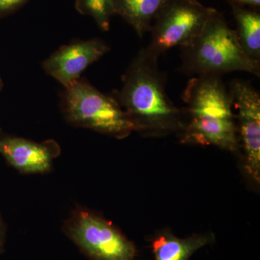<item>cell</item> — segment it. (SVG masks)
<instances>
[{"label":"cell","instance_id":"obj_6","mask_svg":"<svg viewBox=\"0 0 260 260\" xmlns=\"http://www.w3.org/2000/svg\"><path fill=\"white\" fill-rule=\"evenodd\" d=\"M199 0H170L154 22L145 49L160 57L176 47H185L198 37L215 12Z\"/></svg>","mask_w":260,"mask_h":260},{"label":"cell","instance_id":"obj_4","mask_svg":"<svg viewBox=\"0 0 260 260\" xmlns=\"http://www.w3.org/2000/svg\"><path fill=\"white\" fill-rule=\"evenodd\" d=\"M61 107L66 121L76 127L93 130L119 139L136 131L115 98L104 95L82 78L65 87Z\"/></svg>","mask_w":260,"mask_h":260},{"label":"cell","instance_id":"obj_3","mask_svg":"<svg viewBox=\"0 0 260 260\" xmlns=\"http://www.w3.org/2000/svg\"><path fill=\"white\" fill-rule=\"evenodd\" d=\"M181 49L180 69L186 75L222 77L243 71L259 77L260 61L246 54L235 30L217 10L199 35Z\"/></svg>","mask_w":260,"mask_h":260},{"label":"cell","instance_id":"obj_15","mask_svg":"<svg viewBox=\"0 0 260 260\" xmlns=\"http://www.w3.org/2000/svg\"><path fill=\"white\" fill-rule=\"evenodd\" d=\"M229 5H237L243 8H251V9H259L260 0H226Z\"/></svg>","mask_w":260,"mask_h":260},{"label":"cell","instance_id":"obj_13","mask_svg":"<svg viewBox=\"0 0 260 260\" xmlns=\"http://www.w3.org/2000/svg\"><path fill=\"white\" fill-rule=\"evenodd\" d=\"M75 9L83 15L92 17L103 31H108L114 15L112 0H75Z\"/></svg>","mask_w":260,"mask_h":260},{"label":"cell","instance_id":"obj_11","mask_svg":"<svg viewBox=\"0 0 260 260\" xmlns=\"http://www.w3.org/2000/svg\"><path fill=\"white\" fill-rule=\"evenodd\" d=\"M211 236L179 239L165 232L155 238L152 246L155 260H189L195 251L211 242Z\"/></svg>","mask_w":260,"mask_h":260},{"label":"cell","instance_id":"obj_17","mask_svg":"<svg viewBox=\"0 0 260 260\" xmlns=\"http://www.w3.org/2000/svg\"><path fill=\"white\" fill-rule=\"evenodd\" d=\"M3 88V82H2L1 78H0V90Z\"/></svg>","mask_w":260,"mask_h":260},{"label":"cell","instance_id":"obj_10","mask_svg":"<svg viewBox=\"0 0 260 260\" xmlns=\"http://www.w3.org/2000/svg\"><path fill=\"white\" fill-rule=\"evenodd\" d=\"M114 15L131 25L138 37L150 32L154 22L170 0H112Z\"/></svg>","mask_w":260,"mask_h":260},{"label":"cell","instance_id":"obj_5","mask_svg":"<svg viewBox=\"0 0 260 260\" xmlns=\"http://www.w3.org/2000/svg\"><path fill=\"white\" fill-rule=\"evenodd\" d=\"M64 231L90 260H134L136 256L133 242L110 222L86 208L73 210Z\"/></svg>","mask_w":260,"mask_h":260},{"label":"cell","instance_id":"obj_9","mask_svg":"<svg viewBox=\"0 0 260 260\" xmlns=\"http://www.w3.org/2000/svg\"><path fill=\"white\" fill-rule=\"evenodd\" d=\"M59 147L54 141L38 143L19 137H0V155L23 174H43L50 172Z\"/></svg>","mask_w":260,"mask_h":260},{"label":"cell","instance_id":"obj_14","mask_svg":"<svg viewBox=\"0 0 260 260\" xmlns=\"http://www.w3.org/2000/svg\"><path fill=\"white\" fill-rule=\"evenodd\" d=\"M30 0H0V18L13 14Z\"/></svg>","mask_w":260,"mask_h":260},{"label":"cell","instance_id":"obj_8","mask_svg":"<svg viewBox=\"0 0 260 260\" xmlns=\"http://www.w3.org/2000/svg\"><path fill=\"white\" fill-rule=\"evenodd\" d=\"M109 50L107 43L100 39L75 41L53 53L43 62V69L65 88Z\"/></svg>","mask_w":260,"mask_h":260},{"label":"cell","instance_id":"obj_16","mask_svg":"<svg viewBox=\"0 0 260 260\" xmlns=\"http://www.w3.org/2000/svg\"><path fill=\"white\" fill-rule=\"evenodd\" d=\"M5 242V227L3 220L0 218V254L4 250Z\"/></svg>","mask_w":260,"mask_h":260},{"label":"cell","instance_id":"obj_1","mask_svg":"<svg viewBox=\"0 0 260 260\" xmlns=\"http://www.w3.org/2000/svg\"><path fill=\"white\" fill-rule=\"evenodd\" d=\"M158 59L145 48L140 49L123 75L121 90L114 96L136 131L148 135L183 128V111L168 96L167 75L159 68Z\"/></svg>","mask_w":260,"mask_h":260},{"label":"cell","instance_id":"obj_7","mask_svg":"<svg viewBox=\"0 0 260 260\" xmlns=\"http://www.w3.org/2000/svg\"><path fill=\"white\" fill-rule=\"evenodd\" d=\"M233 108L237 110V133L248 174L256 182L260 179V95L249 82L234 80L229 88Z\"/></svg>","mask_w":260,"mask_h":260},{"label":"cell","instance_id":"obj_12","mask_svg":"<svg viewBox=\"0 0 260 260\" xmlns=\"http://www.w3.org/2000/svg\"><path fill=\"white\" fill-rule=\"evenodd\" d=\"M233 15L237 23V34L241 46L246 54L260 61V14L257 10L232 5Z\"/></svg>","mask_w":260,"mask_h":260},{"label":"cell","instance_id":"obj_2","mask_svg":"<svg viewBox=\"0 0 260 260\" xmlns=\"http://www.w3.org/2000/svg\"><path fill=\"white\" fill-rule=\"evenodd\" d=\"M189 117L183 126L182 142L215 145L229 151L239 147L232 96L221 76L191 78L182 94Z\"/></svg>","mask_w":260,"mask_h":260}]
</instances>
